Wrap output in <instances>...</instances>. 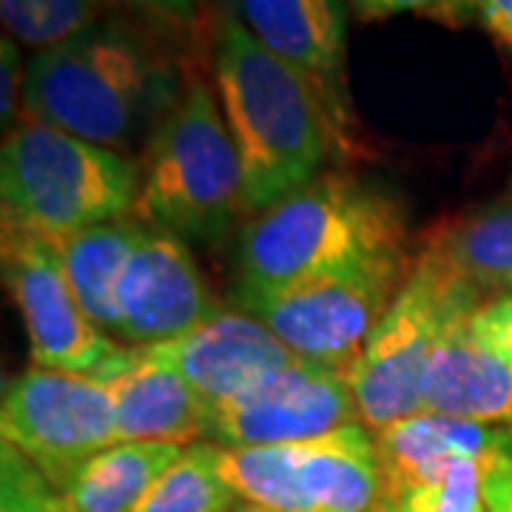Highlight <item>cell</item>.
I'll return each mask as SVG.
<instances>
[{
	"instance_id": "1",
	"label": "cell",
	"mask_w": 512,
	"mask_h": 512,
	"mask_svg": "<svg viewBox=\"0 0 512 512\" xmlns=\"http://www.w3.org/2000/svg\"><path fill=\"white\" fill-rule=\"evenodd\" d=\"M177 66L117 20L35 52L26 63L20 111L97 146L126 151L151 140L183 100Z\"/></svg>"
},
{
	"instance_id": "2",
	"label": "cell",
	"mask_w": 512,
	"mask_h": 512,
	"mask_svg": "<svg viewBox=\"0 0 512 512\" xmlns=\"http://www.w3.org/2000/svg\"><path fill=\"white\" fill-rule=\"evenodd\" d=\"M214 89L245 177L248 211H268L319 177L333 148L322 106L228 12L214 37Z\"/></svg>"
},
{
	"instance_id": "3",
	"label": "cell",
	"mask_w": 512,
	"mask_h": 512,
	"mask_svg": "<svg viewBox=\"0 0 512 512\" xmlns=\"http://www.w3.org/2000/svg\"><path fill=\"white\" fill-rule=\"evenodd\" d=\"M404 242L399 202L353 174L328 171L245 228L237 296L285 291L376 256L407 254Z\"/></svg>"
},
{
	"instance_id": "4",
	"label": "cell",
	"mask_w": 512,
	"mask_h": 512,
	"mask_svg": "<svg viewBox=\"0 0 512 512\" xmlns=\"http://www.w3.org/2000/svg\"><path fill=\"white\" fill-rule=\"evenodd\" d=\"M140 183L143 165L134 157L46 123L23 117L3 137V222L52 242L128 217Z\"/></svg>"
},
{
	"instance_id": "5",
	"label": "cell",
	"mask_w": 512,
	"mask_h": 512,
	"mask_svg": "<svg viewBox=\"0 0 512 512\" xmlns=\"http://www.w3.org/2000/svg\"><path fill=\"white\" fill-rule=\"evenodd\" d=\"M245 177L217 94L194 77L148 140L137 220L183 242L214 245L239 220Z\"/></svg>"
},
{
	"instance_id": "6",
	"label": "cell",
	"mask_w": 512,
	"mask_h": 512,
	"mask_svg": "<svg viewBox=\"0 0 512 512\" xmlns=\"http://www.w3.org/2000/svg\"><path fill=\"white\" fill-rule=\"evenodd\" d=\"M481 305V291L458 274L439 239L413 259L402 291L390 302L350 370L359 421L379 433L424 413L421 382L444 330Z\"/></svg>"
},
{
	"instance_id": "7",
	"label": "cell",
	"mask_w": 512,
	"mask_h": 512,
	"mask_svg": "<svg viewBox=\"0 0 512 512\" xmlns=\"http://www.w3.org/2000/svg\"><path fill=\"white\" fill-rule=\"evenodd\" d=\"M217 467L245 507L271 512H379L376 433L362 421L296 444L220 447Z\"/></svg>"
},
{
	"instance_id": "8",
	"label": "cell",
	"mask_w": 512,
	"mask_h": 512,
	"mask_svg": "<svg viewBox=\"0 0 512 512\" xmlns=\"http://www.w3.org/2000/svg\"><path fill=\"white\" fill-rule=\"evenodd\" d=\"M410 265L407 254L376 256L285 291L237 299L242 311L265 322L296 356L350 376L373 328L402 291Z\"/></svg>"
},
{
	"instance_id": "9",
	"label": "cell",
	"mask_w": 512,
	"mask_h": 512,
	"mask_svg": "<svg viewBox=\"0 0 512 512\" xmlns=\"http://www.w3.org/2000/svg\"><path fill=\"white\" fill-rule=\"evenodd\" d=\"M0 436L57 490L97 453L117 444V410L94 376L29 367L3 384Z\"/></svg>"
},
{
	"instance_id": "10",
	"label": "cell",
	"mask_w": 512,
	"mask_h": 512,
	"mask_svg": "<svg viewBox=\"0 0 512 512\" xmlns=\"http://www.w3.org/2000/svg\"><path fill=\"white\" fill-rule=\"evenodd\" d=\"M256 43L302 77L322 106L339 151L356 146V117L348 92V12L345 0H225Z\"/></svg>"
},
{
	"instance_id": "11",
	"label": "cell",
	"mask_w": 512,
	"mask_h": 512,
	"mask_svg": "<svg viewBox=\"0 0 512 512\" xmlns=\"http://www.w3.org/2000/svg\"><path fill=\"white\" fill-rule=\"evenodd\" d=\"M3 276L35 367L94 376L120 350L74 299L52 239L3 222Z\"/></svg>"
},
{
	"instance_id": "12",
	"label": "cell",
	"mask_w": 512,
	"mask_h": 512,
	"mask_svg": "<svg viewBox=\"0 0 512 512\" xmlns=\"http://www.w3.org/2000/svg\"><path fill=\"white\" fill-rule=\"evenodd\" d=\"M359 421L345 370L299 359L211 407L208 441L220 447L296 444Z\"/></svg>"
},
{
	"instance_id": "13",
	"label": "cell",
	"mask_w": 512,
	"mask_h": 512,
	"mask_svg": "<svg viewBox=\"0 0 512 512\" xmlns=\"http://www.w3.org/2000/svg\"><path fill=\"white\" fill-rule=\"evenodd\" d=\"M214 308L188 245L146 225L114 282V333L134 345H163L200 325Z\"/></svg>"
},
{
	"instance_id": "14",
	"label": "cell",
	"mask_w": 512,
	"mask_h": 512,
	"mask_svg": "<svg viewBox=\"0 0 512 512\" xmlns=\"http://www.w3.org/2000/svg\"><path fill=\"white\" fill-rule=\"evenodd\" d=\"M114 396L117 441L197 444L211 433V404L157 345L120 348L94 373Z\"/></svg>"
},
{
	"instance_id": "15",
	"label": "cell",
	"mask_w": 512,
	"mask_h": 512,
	"mask_svg": "<svg viewBox=\"0 0 512 512\" xmlns=\"http://www.w3.org/2000/svg\"><path fill=\"white\" fill-rule=\"evenodd\" d=\"M157 348L211 407L302 359L254 313L220 305L200 325Z\"/></svg>"
},
{
	"instance_id": "16",
	"label": "cell",
	"mask_w": 512,
	"mask_h": 512,
	"mask_svg": "<svg viewBox=\"0 0 512 512\" xmlns=\"http://www.w3.org/2000/svg\"><path fill=\"white\" fill-rule=\"evenodd\" d=\"M382 461L384 498L441 478L461 461L481 467L495 458H512V430L478 421L419 413L376 433Z\"/></svg>"
},
{
	"instance_id": "17",
	"label": "cell",
	"mask_w": 512,
	"mask_h": 512,
	"mask_svg": "<svg viewBox=\"0 0 512 512\" xmlns=\"http://www.w3.org/2000/svg\"><path fill=\"white\" fill-rule=\"evenodd\" d=\"M470 316L444 330L424 370L421 404L427 413L512 430V362L478 339Z\"/></svg>"
},
{
	"instance_id": "18",
	"label": "cell",
	"mask_w": 512,
	"mask_h": 512,
	"mask_svg": "<svg viewBox=\"0 0 512 512\" xmlns=\"http://www.w3.org/2000/svg\"><path fill=\"white\" fill-rule=\"evenodd\" d=\"M183 450L168 441H117L89 458L60 493L74 512H128Z\"/></svg>"
},
{
	"instance_id": "19",
	"label": "cell",
	"mask_w": 512,
	"mask_h": 512,
	"mask_svg": "<svg viewBox=\"0 0 512 512\" xmlns=\"http://www.w3.org/2000/svg\"><path fill=\"white\" fill-rule=\"evenodd\" d=\"M143 231L146 222L123 217L55 242L57 259L63 265L74 299L97 328L111 333L117 330L114 282L123 271L128 254L134 251L137 239L143 237Z\"/></svg>"
},
{
	"instance_id": "20",
	"label": "cell",
	"mask_w": 512,
	"mask_h": 512,
	"mask_svg": "<svg viewBox=\"0 0 512 512\" xmlns=\"http://www.w3.org/2000/svg\"><path fill=\"white\" fill-rule=\"evenodd\" d=\"M478 291L512 296V191L433 234Z\"/></svg>"
},
{
	"instance_id": "21",
	"label": "cell",
	"mask_w": 512,
	"mask_h": 512,
	"mask_svg": "<svg viewBox=\"0 0 512 512\" xmlns=\"http://www.w3.org/2000/svg\"><path fill=\"white\" fill-rule=\"evenodd\" d=\"M220 444H188L148 493L128 512H234L239 495L228 487L217 467Z\"/></svg>"
},
{
	"instance_id": "22",
	"label": "cell",
	"mask_w": 512,
	"mask_h": 512,
	"mask_svg": "<svg viewBox=\"0 0 512 512\" xmlns=\"http://www.w3.org/2000/svg\"><path fill=\"white\" fill-rule=\"evenodd\" d=\"M103 6L106 0H0V20L15 43L43 52L94 26Z\"/></svg>"
},
{
	"instance_id": "23",
	"label": "cell",
	"mask_w": 512,
	"mask_h": 512,
	"mask_svg": "<svg viewBox=\"0 0 512 512\" xmlns=\"http://www.w3.org/2000/svg\"><path fill=\"white\" fill-rule=\"evenodd\" d=\"M0 512H74V507L29 458L0 441Z\"/></svg>"
},
{
	"instance_id": "24",
	"label": "cell",
	"mask_w": 512,
	"mask_h": 512,
	"mask_svg": "<svg viewBox=\"0 0 512 512\" xmlns=\"http://www.w3.org/2000/svg\"><path fill=\"white\" fill-rule=\"evenodd\" d=\"M481 470L478 461H461L436 481L416 484L390 501L399 512H484Z\"/></svg>"
},
{
	"instance_id": "25",
	"label": "cell",
	"mask_w": 512,
	"mask_h": 512,
	"mask_svg": "<svg viewBox=\"0 0 512 512\" xmlns=\"http://www.w3.org/2000/svg\"><path fill=\"white\" fill-rule=\"evenodd\" d=\"M353 6L365 20L416 12V15H430V18L461 23L470 15H478V0H353Z\"/></svg>"
},
{
	"instance_id": "26",
	"label": "cell",
	"mask_w": 512,
	"mask_h": 512,
	"mask_svg": "<svg viewBox=\"0 0 512 512\" xmlns=\"http://www.w3.org/2000/svg\"><path fill=\"white\" fill-rule=\"evenodd\" d=\"M470 330L478 339L512 362V296H493L470 316Z\"/></svg>"
},
{
	"instance_id": "27",
	"label": "cell",
	"mask_w": 512,
	"mask_h": 512,
	"mask_svg": "<svg viewBox=\"0 0 512 512\" xmlns=\"http://www.w3.org/2000/svg\"><path fill=\"white\" fill-rule=\"evenodd\" d=\"M23 83H26V66L20 60V46L6 35L0 43V117L3 123H9L20 109Z\"/></svg>"
},
{
	"instance_id": "28",
	"label": "cell",
	"mask_w": 512,
	"mask_h": 512,
	"mask_svg": "<svg viewBox=\"0 0 512 512\" xmlns=\"http://www.w3.org/2000/svg\"><path fill=\"white\" fill-rule=\"evenodd\" d=\"M126 3L137 15L163 26H191L205 6V0H126Z\"/></svg>"
},
{
	"instance_id": "29",
	"label": "cell",
	"mask_w": 512,
	"mask_h": 512,
	"mask_svg": "<svg viewBox=\"0 0 512 512\" xmlns=\"http://www.w3.org/2000/svg\"><path fill=\"white\" fill-rule=\"evenodd\" d=\"M484 512H512V458H495L481 470Z\"/></svg>"
},
{
	"instance_id": "30",
	"label": "cell",
	"mask_w": 512,
	"mask_h": 512,
	"mask_svg": "<svg viewBox=\"0 0 512 512\" xmlns=\"http://www.w3.org/2000/svg\"><path fill=\"white\" fill-rule=\"evenodd\" d=\"M478 20L512 52V0H478Z\"/></svg>"
},
{
	"instance_id": "31",
	"label": "cell",
	"mask_w": 512,
	"mask_h": 512,
	"mask_svg": "<svg viewBox=\"0 0 512 512\" xmlns=\"http://www.w3.org/2000/svg\"><path fill=\"white\" fill-rule=\"evenodd\" d=\"M379 512H399V510H396V504H393L390 498H382V507H379Z\"/></svg>"
},
{
	"instance_id": "32",
	"label": "cell",
	"mask_w": 512,
	"mask_h": 512,
	"mask_svg": "<svg viewBox=\"0 0 512 512\" xmlns=\"http://www.w3.org/2000/svg\"><path fill=\"white\" fill-rule=\"evenodd\" d=\"M248 512H271V510H256V507H248Z\"/></svg>"
},
{
	"instance_id": "33",
	"label": "cell",
	"mask_w": 512,
	"mask_h": 512,
	"mask_svg": "<svg viewBox=\"0 0 512 512\" xmlns=\"http://www.w3.org/2000/svg\"><path fill=\"white\" fill-rule=\"evenodd\" d=\"M234 512H248V507H237V510Z\"/></svg>"
}]
</instances>
